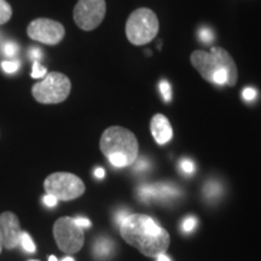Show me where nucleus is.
I'll list each match as a JSON object with an SVG mask.
<instances>
[{
	"instance_id": "obj_9",
	"label": "nucleus",
	"mask_w": 261,
	"mask_h": 261,
	"mask_svg": "<svg viewBox=\"0 0 261 261\" xmlns=\"http://www.w3.org/2000/svg\"><path fill=\"white\" fill-rule=\"evenodd\" d=\"M27 34L32 40L44 45L55 46L63 40L65 35L64 25L51 18L39 17L33 19L27 27Z\"/></svg>"
},
{
	"instance_id": "obj_29",
	"label": "nucleus",
	"mask_w": 261,
	"mask_h": 261,
	"mask_svg": "<svg viewBox=\"0 0 261 261\" xmlns=\"http://www.w3.org/2000/svg\"><path fill=\"white\" fill-rule=\"evenodd\" d=\"M94 175H96V178L98 179H103L104 175H106V171H104L103 168H97L96 171H94Z\"/></svg>"
},
{
	"instance_id": "obj_33",
	"label": "nucleus",
	"mask_w": 261,
	"mask_h": 261,
	"mask_svg": "<svg viewBox=\"0 0 261 261\" xmlns=\"http://www.w3.org/2000/svg\"><path fill=\"white\" fill-rule=\"evenodd\" d=\"M3 249V241H2V236H0V253H2Z\"/></svg>"
},
{
	"instance_id": "obj_17",
	"label": "nucleus",
	"mask_w": 261,
	"mask_h": 261,
	"mask_svg": "<svg viewBox=\"0 0 261 261\" xmlns=\"http://www.w3.org/2000/svg\"><path fill=\"white\" fill-rule=\"evenodd\" d=\"M197 37L203 44H211L214 40V32L210 27H201L197 32Z\"/></svg>"
},
{
	"instance_id": "obj_6",
	"label": "nucleus",
	"mask_w": 261,
	"mask_h": 261,
	"mask_svg": "<svg viewBox=\"0 0 261 261\" xmlns=\"http://www.w3.org/2000/svg\"><path fill=\"white\" fill-rule=\"evenodd\" d=\"M46 194L55 196L58 201H71L85 192V184L77 175L68 172L52 173L45 179Z\"/></svg>"
},
{
	"instance_id": "obj_19",
	"label": "nucleus",
	"mask_w": 261,
	"mask_h": 261,
	"mask_svg": "<svg viewBox=\"0 0 261 261\" xmlns=\"http://www.w3.org/2000/svg\"><path fill=\"white\" fill-rule=\"evenodd\" d=\"M159 89L161 92L165 102H171L172 100V87L167 80H161L159 83Z\"/></svg>"
},
{
	"instance_id": "obj_20",
	"label": "nucleus",
	"mask_w": 261,
	"mask_h": 261,
	"mask_svg": "<svg viewBox=\"0 0 261 261\" xmlns=\"http://www.w3.org/2000/svg\"><path fill=\"white\" fill-rule=\"evenodd\" d=\"M179 165H180L181 171L184 173H187V174H191V173L195 172V163L192 162L191 160L182 159Z\"/></svg>"
},
{
	"instance_id": "obj_7",
	"label": "nucleus",
	"mask_w": 261,
	"mask_h": 261,
	"mask_svg": "<svg viewBox=\"0 0 261 261\" xmlns=\"http://www.w3.org/2000/svg\"><path fill=\"white\" fill-rule=\"evenodd\" d=\"M54 237L62 252L77 253L84 246L83 227L75 223L74 218H60L54 225Z\"/></svg>"
},
{
	"instance_id": "obj_25",
	"label": "nucleus",
	"mask_w": 261,
	"mask_h": 261,
	"mask_svg": "<svg viewBox=\"0 0 261 261\" xmlns=\"http://www.w3.org/2000/svg\"><path fill=\"white\" fill-rule=\"evenodd\" d=\"M42 201H44L45 205H47V207H55V205H56L57 202H58V200H57L56 197H55V196L48 195V194H46V195L44 196Z\"/></svg>"
},
{
	"instance_id": "obj_16",
	"label": "nucleus",
	"mask_w": 261,
	"mask_h": 261,
	"mask_svg": "<svg viewBox=\"0 0 261 261\" xmlns=\"http://www.w3.org/2000/svg\"><path fill=\"white\" fill-rule=\"evenodd\" d=\"M19 243H21V246L23 247V249L25 250V252L34 253L35 250H37V247H35L34 242H33L32 237L29 236V233H27V232L21 233V237H19Z\"/></svg>"
},
{
	"instance_id": "obj_4",
	"label": "nucleus",
	"mask_w": 261,
	"mask_h": 261,
	"mask_svg": "<svg viewBox=\"0 0 261 261\" xmlns=\"http://www.w3.org/2000/svg\"><path fill=\"white\" fill-rule=\"evenodd\" d=\"M159 28V18L155 12L148 8H139L127 19L126 37L130 44L142 46L154 40Z\"/></svg>"
},
{
	"instance_id": "obj_26",
	"label": "nucleus",
	"mask_w": 261,
	"mask_h": 261,
	"mask_svg": "<svg viewBox=\"0 0 261 261\" xmlns=\"http://www.w3.org/2000/svg\"><path fill=\"white\" fill-rule=\"evenodd\" d=\"M75 219V223L79 225L80 227H90L91 226V221L87 219V218H83V217H77V218H74Z\"/></svg>"
},
{
	"instance_id": "obj_8",
	"label": "nucleus",
	"mask_w": 261,
	"mask_h": 261,
	"mask_svg": "<svg viewBox=\"0 0 261 261\" xmlns=\"http://www.w3.org/2000/svg\"><path fill=\"white\" fill-rule=\"evenodd\" d=\"M106 12V0H77L73 12L74 22L85 32L94 31L103 22Z\"/></svg>"
},
{
	"instance_id": "obj_14",
	"label": "nucleus",
	"mask_w": 261,
	"mask_h": 261,
	"mask_svg": "<svg viewBox=\"0 0 261 261\" xmlns=\"http://www.w3.org/2000/svg\"><path fill=\"white\" fill-rule=\"evenodd\" d=\"M12 17V8L6 0H0V25L8 23Z\"/></svg>"
},
{
	"instance_id": "obj_18",
	"label": "nucleus",
	"mask_w": 261,
	"mask_h": 261,
	"mask_svg": "<svg viewBox=\"0 0 261 261\" xmlns=\"http://www.w3.org/2000/svg\"><path fill=\"white\" fill-rule=\"evenodd\" d=\"M31 75L33 79H42V77H45L47 75L46 67H44V65L39 63V60H35L34 63H33V69Z\"/></svg>"
},
{
	"instance_id": "obj_31",
	"label": "nucleus",
	"mask_w": 261,
	"mask_h": 261,
	"mask_svg": "<svg viewBox=\"0 0 261 261\" xmlns=\"http://www.w3.org/2000/svg\"><path fill=\"white\" fill-rule=\"evenodd\" d=\"M48 261H58V259L55 255H51L50 257H48Z\"/></svg>"
},
{
	"instance_id": "obj_28",
	"label": "nucleus",
	"mask_w": 261,
	"mask_h": 261,
	"mask_svg": "<svg viewBox=\"0 0 261 261\" xmlns=\"http://www.w3.org/2000/svg\"><path fill=\"white\" fill-rule=\"evenodd\" d=\"M16 50H17V48H16L15 45H12V44H9L8 46L5 47V52H6V55H8V56H10V57L15 56Z\"/></svg>"
},
{
	"instance_id": "obj_23",
	"label": "nucleus",
	"mask_w": 261,
	"mask_h": 261,
	"mask_svg": "<svg viewBox=\"0 0 261 261\" xmlns=\"http://www.w3.org/2000/svg\"><path fill=\"white\" fill-rule=\"evenodd\" d=\"M256 90L253 89V87H247V89L243 90L242 92V96H243V99L247 100V102H252L256 98Z\"/></svg>"
},
{
	"instance_id": "obj_3",
	"label": "nucleus",
	"mask_w": 261,
	"mask_h": 261,
	"mask_svg": "<svg viewBox=\"0 0 261 261\" xmlns=\"http://www.w3.org/2000/svg\"><path fill=\"white\" fill-rule=\"evenodd\" d=\"M99 148L109 162L117 168L133 165L138 159V140L129 129L121 126H112L104 130Z\"/></svg>"
},
{
	"instance_id": "obj_11",
	"label": "nucleus",
	"mask_w": 261,
	"mask_h": 261,
	"mask_svg": "<svg viewBox=\"0 0 261 261\" xmlns=\"http://www.w3.org/2000/svg\"><path fill=\"white\" fill-rule=\"evenodd\" d=\"M179 194V189L174 185L160 182V184L152 185H142L138 189V196L142 201L149 202L150 200H167V198L174 197Z\"/></svg>"
},
{
	"instance_id": "obj_32",
	"label": "nucleus",
	"mask_w": 261,
	"mask_h": 261,
	"mask_svg": "<svg viewBox=\"0 0 261 261\" xmlns=\"http://www.w3.org/2000/svg\"><path fill=\"white\" fill-rule=\"evenodd\" d=\"M62 261H74V259H73V257L68 256V257H64V259H63V260H62Z\"/></svg>"
},
{
	"instance_id": "obj_21",
	"label": "nucleus",
	"mask_w": 261,
	"mask_h": 261,
	"mask_svg": "<svg viewBox=\"0 0 261 261\" xmlns=\"http://www.w3.org/2000/svg\"><path fill=\"white\" fill-rule=\"evenodd\" d=\"M2 68L6 71V73L12 74L18 70V63L17 62H12V61H4L2 62Z\"/></svg>"
},
{
	"instance_id": "obj_15",
	"label": "nucleus",
	"mask_w": 261,
	"mask_h": 261,
	"mask_svg": "<svg viewBox=\"0 0 261 261\" xmlns=\"http://www.w3.org/2000/svg\"><path fill=\"white\" fill-rule=\"evenodd\" d=\"M203 191L207 198H215L218 195L221 194V187L218 182H207L204 185Z\"/></svg>"
},
{
	"instance_id": "obj_34",
	"label": "nucleus",
	"mask_w": 261,
	"mask_h": 261,
	"mask_svg": "<svg viewBox=\"0 0 261 261\" xmlns=\"http://www.w3.org/2000/svg\"><path fill=\"white\" fill-rule=\"evenodd\" d=\"M29 261H39V260H29Z\"/></svg>"
},
{
	"instance_id": "obj_5",
	"label": "nucleus",
	"mask_w": 261,
	"mask_h": 261,
	"mask_svg": "<svg viewBox=\"0 0 261 261\" xmlns=\"http://www.w3.org/2000/svg\"><path fill=\"white\" fill-rule=\"evenodd\" d=\"M71 91V83L67 75L51 71L41 81L34 84L32 94L38 103L58 104L64 102Z\"/></svg>"
},
{
	"instance_id": "obj_12",
	"label": "nucleus",
	"mask_w": 261,
	"mask_h": 261,
	"mask_svg": "<svg viewBox=\"0 0 261 261\" xmlns=\"http://www.w3.org/2000/svg\"><path fill=\"white\" fill-rule=\"evenodd\" d=\"M150 130L155 142L160 145L167 144L173 137V128L171 122L163 114H156L150 122Z\"/></svg>"
},
{
	"instance_id": "obj_13",
	"label": "nucleus",
	"mask_w": 261,
	"mask_h": 261,
	"mask_svg": "<svg viewBox=\"0 0 261 261\" xmlns=\"http://www.w3.org/2000/svg\"><path fill=\"white\" fill-rule=\"evenodd\" d=\"M114 250V244L108 238H98L94 243L93 252L96 254L97 257H100V259H104V257L109 256V254Z\"/></svg>"
},
{
	"instance_id": "obj_2",
	"label": "nucleus",
	"mask_w": 261,
	"mask_h": 261,
	"mask_svg": "<svg viewBox=\"0 0 261 261\" xmlns=\"http://www.w3.org/2000/svg\"><path fill=\"white\" fill-rule=\"evenodd\" d=\"M190 61L204 80L214 85H227L232 87L237 84L238 70L233 58L223 47H212L210 52L196 50L191 54Z\"/></svg>"
},
{
	"instance_id": "obj_22",
	"label": "nucleus",
	"mask_w": 261,
	"mask_h": 261,
	"mask_svg": "<svg viewBox=\"0 0 261 261\" xmlns=\"http://www.w3.org/2000/svg\"><path fill=\"white\" fill-rule=\"evenodd\" d=\"M196 224H197V220H196L195 217H188L187 219L184 220V223H182V230H184L185 232H190V231L195 228Z\"/></svg>"
},
{
	"instance_id": "obj_10",
	"label": "nucleus",
	"mask_w": 261,
	"mask_h": 261,
	"mask_svg": "<svg viewBox=\"0 0 261 261\" xmlns=\"http://www.w3.org/2000/svg\"><path fill=\"white\" fill-rule=\"evenodd\" d=\"M21 233V225L17 215L12 212H4L0 214V236L3 247L8 250L17 248Z\"/></svg>"
},
{
	"instance_id": "obj_27",
	"label": "nucleus",
	"mask_w": 261,
	"mask_h": 261,
	"mask_svg": "<svg viewBox=\"0 0 261 261\" xmlns=\"http://www.w3.org/2000/svg\"><path fill=\"white\" fill-rule=\"evenodd\" d=\"M128 215H129V213H128V212H127V211L120 212V213L116 215V221H117V224H119V226L122 224V221L125 220L126 218L128 217Z\"/></svg>"
},
{
	"instance_id": "obj_30",
	"label": "nucleus",
	"mask_w": 261,
	"mask_h": 261,
	"mask_svg": "<svg viewBox=\"0 0 261 261\" xmlns=\"http://www.w3.org/2000/svg\"><path fill=\"white\" fill-rule=\"evenodd\" d=\"M156 259H158V261H171V259H169V257L166 255L165 253L163 254H160V255L156 257Z\"/></svg>"
},
{
	"instance_id": "obj_24",
	"label": "nucleus",
	"mask_w": 261,
	"mask_h": 261,
	"mask_svg": "<svg viewBox=\"0 0 261 261\" xmlns=\"http://www.w3.org/2000/svg\"><path fill=\"white\" fill-rule=\"evenodd\" d=\"M148 168H149V161H146V159H139L138 162H137L135 166V171L137 172L146 171Z\"/></svg>"
},
{
	"instance_id": "obj_1",
	"label": "nucleus",
	"mask_w": 261,
	"mask_h": 261,
	"mask_svg": "<svg viewBox=\"0 0 261 261\" xmlns=\"http://www.w3.org/2000/svg\"><path fill=\"white\" fill-rule=\"evenodd\" d=\"M120 233L127 243L149 257L165 253L171 242L167 231L145 214H129L120 225Z\"/></svg>"
}]
</instances>
